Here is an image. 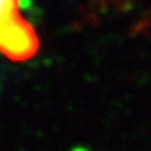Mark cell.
I'll list each match as a JSON object with an SVG mask.
<instances>
[{
	"label": "cell",
	"instance_id": "6da1fadb",
	"mask_svg": "<svg viewBox=\"0 0 151 151\" xmlns=\"http://www.w3.org/2000/svg\"><path fill=\"white\" fill-rule=\"evenodd\" d=\"M39 48V36L23 17L20 0H0V54L12 62H26Z\"/></svg>",
	"mask_w": 151,
	"mask_h": 151
}]
</instances>
